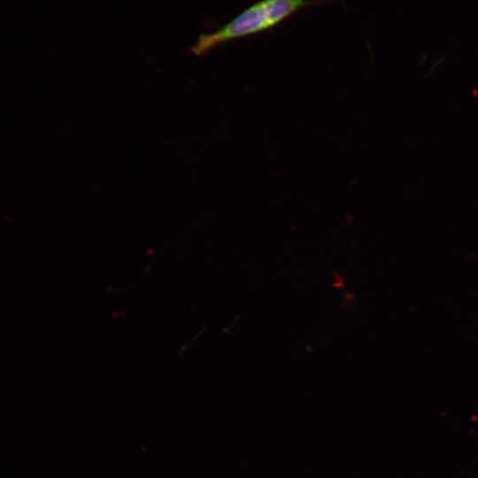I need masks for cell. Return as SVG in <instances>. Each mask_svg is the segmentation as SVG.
Masks as SVG:
<instances>
[{"instance_id": "obj_1", "label": "cell", "mask_w": 478, "mask_h": 478, "mask_svg": "<svg viewBox=\"0 0 478 478\" xmlns=\"http://www.w3.org/2000/svg\"><path fill=\"white\" fill-rule=\"evenodd\" d=\"M322 2L323 0L258 1L220 29L209 34H201L189 51L198 57L204 56L229 41L270 30L296 12Z\"/></svg>"}]
</instances>
